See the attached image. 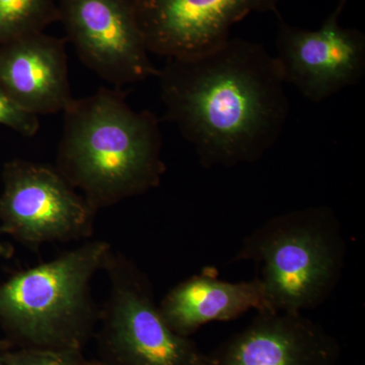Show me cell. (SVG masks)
Listing matches in <instances>:
<instances>
[{
	"label": "cell",
	"mask_w": 365,
	"mask_h": 365,
	"mask_svg": "<svg viewBox=\"0 0 365 365\" xmlns=\"http://www.w3.org/2000/svg\"><path fill=\"white\" fill-rule=\"evenodd\" d=\"M158 78L165 118L205 168L257 162L287 124L284 81L258 43L230 38L202 54L168 58Z\"/></svg>",
	"instance_id": "6da1fadb"
},
{
	"label": "cell",
	"mask_w": 365,
	"mask_h": 365,
	"mask_svg": "<svg viewBox=\"0 0 365 365\" xmlns=\"http://www.w3.org/2000/svg\"><path fill=\"white\" fill-rule=\"evenodd\" d=\"M63 113L55 168L96 211L160 186L165 165L155 114L106 88L73 98Z\"/></svg>",
	"instance_id": "7a4b0ae2"
},
{
	"label": "cell",
	"mask_w": 365,
	"mask_h": 365,
	"mask_svg": "<svg viewBox=\"0 0 365 365\" xmlns=\"http://www.w3.org/2000/svg\"><path fill=\"white\" fill-rule=\"evenodd\" d=\"M110 251L88 242L0 284V323L21 348L83 350L100 319L91 280Z\"/></svg>",
	"instance_id": "3957f363"
},
{
	"label": "cell",
	"mask_w": 365,
	"mask_h": 365,
	"mask_svg": "<svg viewBox=\"0 0 365 365\" xmlns=\"http://www.w3.org/2000/svg\"><path fill=\"white\" fill-rule=\"evenodd\" d=\"M346 257L335 211L319 205L270 218L242 242L232 261H253L271 311L304 313L339 283Z\"/></svg>",
	"instance_id": "277c9868"
},
{
	"label": "cell",
	"mask_w": 365,
	"mask_h": 365,
	"mask_svg": "<svg viewBox=\"0 0 365 365\" xmlns=\"http://www.w3.org/2000/svg\"><path fill=\"white\" fill-rule=\"evenodd\" d=\"M103 270L110 292L100 312V365H209L208 354L172 330L153 299L145 274L111 249Z\"/></svg>",
	"instance_id": "5b68a950"
},
{
	"label": "cell",
	"mask_w": 365,
	"mask_h": 365,
	"mask_svg": "<svg viewBox=\"0 0 365 365\" xmlns=\"http://www.w3.org/2000/svg\"><path fill=\"white\" fill-rule=\"evenodd\" d=\"M0 232L31 247L93 234L96 212L55 167L16 160L4 170Z\"/></svg>",
	"instance_id": "8992f818"
},
{
	"label": "cell",
	"mask_w": 365,
	"mask_h": 365,
	"mask_svg": "<svg viewBox=\"0 0 365 365\" xmlns=\"http://www.w3.org/2000/svg\"><path fill=\"white\" fill-rule=\"evenodd\" d=\"M58 11L67 40L100 78L118 88L158 78L135 0H59Z\"/></svg>",
	"instance_id": "52a82bcc"
},
{
	"label": "cell",
	"mask_w": 365,
	"mask_h": 365,
	"mask_svg": "<svg viewBox=\"0 0 365 365\" xmlns=\"http://www.w3.org/2000/svg\"><path fill=\"white\" fill-rule=\"evenodd\" d=\"M344 7L339 1L317 30L289 25L277 14L274 59L285 85L295 86L311 102L328 100L364 78L365 36L340 25Z\"/></svg>",
	"instance_id": "ba28073f"
},
{
	"label": "cell",
	"mask_w": 365,
	"mask_h": 365,
	"mask_svg": "<svg viewBox=\"0 0 365 365\" xmlns=\"http://www.w3.org/2000/svg\"><path fill=\"white\" fill-rule=\"evenodd\" d=\"M281 0H135L148 52L182 58L210 51L249 14H278Z\"/></svg>",
	"instance_id": "9c48e42d"
},
{
	"label": "cell",
	"mask_w": 365,
	"mask_h": 365,
	"mask_svg": "<svg viewBox=\"0 0 365 365\" xmlns=\"http://www.w3.org/2000/svg\"><path fill=\"white\" fill-rule=\"evenodd\" d=\"M208 357L209 365H337L340 346L304 313L263 309Z\"/></svg>",
	"instance_id": "30bf717a"
},
{
	"label": "cell",
	"mask_w": 365,
	"mask_h": 365,
	"mask_svg": "<svg viewBox=\"0 0 365 365\" xmlns=\"http://www.w3.org/2000/svg\"><path fill=\"white\" fill-rule=\"evenodd\" d=\"M66 43L41 32L0 46V85L26 111L56 114L73 101Z\"/></svg>",
	"instance_id": "8fae6325"
},
{
	"label": "cell",
	"mask_w": 365,
	"mask_h": 365,
	"mask_svg": "<svg viewBox=\"0 0 365 365\" xmlns=\"http://www.w3.org/2000/svg\"><path fill=\"white\" fill-rule=\"evenodd\" d=\"M163 319L179 335L190 337L211 322L230 321L256 309H269L258 277L241 282L204 272L172 288L158 306Z\"/></svg>",
	"instance_id": "7c38bea8"
},
{
	"label": "cell",
	"mask_w": 365,
	"mask_h": 365,
	"mask_svg": "<svg viewBox=\"0 0 365 365\" xmlns=\"http://www.w3.org/2000/svg\"><path fill=\"white\" fill-rule=\"evenodd\" d=\"M59 21L57 0H0V46Z\"/></svg>",
	"instance_id": "4fadbf2b"
},
{
	"label": "cell",
	"mask_w": 365,
	"mask_h": 365,
	"mask_svg": "<svg viewBox=\"0 0 365 365\" xmlns=\"http://www.w3.org/2000/svg\"><path fill=\"white\" fill-rule=\"evenodd\" d=\"M6 365H100L97 360L86 359L81 349L20 348L9 351Z\"/></svg>",
	"instance_id": "5bb4252c"
},
{
	"label": "cell",
	"mask_w": 365,
	"mask_h": 365,
	"mask_svg": "<svg viewBox=\"0 0 365 365\" xmlns=\"http://www.w3.org/2000/svg\"><path fill=\"white\" fill-rule=\"evenodd\" d=\"M0 125L21 135L33 137L39 131V116L21 108L0 85Z\"/></svg>",
	"instance_id": "9a60e30c"
},
{
	"label": "cell",
	"mask_w": 365,
	"mask_h": 365,
	"mask_svg": "<svg viewBox=\"0 0 365 365\" xmlns=\"http://www.w3.org/2000/svg\"><path fill=\"white\" fill-rule=\"evenodd\" d=\"M14 253V250L11 247L4 245V242L0 241V257H4V258H9Z\"/></svg>",
	"instance_id": "2e32d148"
},
{
	"label": "cell",
	"mask_w": 365,
	"mask_h": 365,
	"mask_svg": "<svg viewBox=\"0 0 365 365\" xmlns=\"http://www.w3.org/2000/svg\"><path fill=\"white\" fill-rule=\"evenodd\" d=\"M7 353H9V350L0 344V365H6Z\"/></svg>",
	"instance_id": "e0dca14e"
},
{
	"label": "cell",
	"mask_w": 365,
	"mask_h": 365,
	"mask_svg": "<svg viewBox=\"0 0 365 365\" xmlns=\"http://www.w3.org/2000/svg\"><path fill=\"white\" fill-rule=\"evenodd\" d=\"M348 0H340L341 4H347Z\"/></svg>",
	"instance_id": "ac0fdd59"
}]
</instances>
